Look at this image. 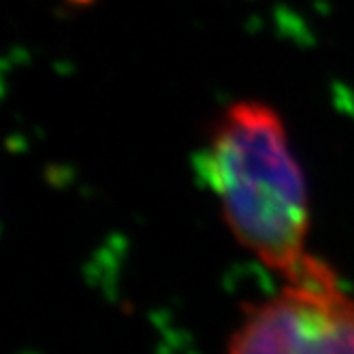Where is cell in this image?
<instances>
[{"label": "cell", "mask_w": 354, "mask_h": 354, "mask_svg": "<svg viewBox=\"0 0 354 354\" xmlns=\"http://www.w3.org/2000/svg\"><path fill=\"white\" fill-rule=\"evenodd\" d=\"M198 165L237 243L290 277L310 257L312 209L282 115L261 100L229 105L214 122Z\"/></svg>", "instance_id": "1"}, {"label": "cell", "mask_w": 354, "mask_h": 354, "mask_svg": "<svg viewBox=\"0 0 354 354\" xmlns=\"http://www.w3.org/2000/svg\"><path fill=\"white\" fill-rule=\"evenodd\" d=\"M226 350L252 352H354V297L335 269L308 257L275 295L245 303Z\"/></svg>", "instance_id": "2"}]
</instances>
